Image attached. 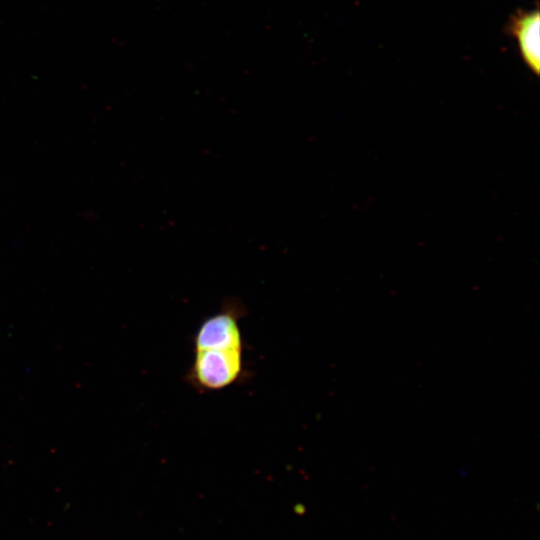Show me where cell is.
Returning <instances> with one entry per match:
<instances>
[{"instance_id": "7a4b0ae2", "label": "cell", "mask_w": 540, "mask_h": 540, "mask_svg": "<svg viewBox=\"0 0 540 540\" xmlns=\"http://www.w3.org/2000/svg\"><path fill=\"white\" fill-rule=\"evenodd\" d=\"M244 303L235 297L223 300L220 309L206 317L193 335L194 350L244 349L240 321L246 315Z\"/></svg>"}, {"instance_id": "6da1fadb", "label": "cell", "mask_w": 540, "mask_h": 540, "mask_svg": "<svg viewBox=\"0 0 540 540\" xmlns=\"http://www.w3.org/2000/svg\"><path fill=\"white\" fill-rule=\"evenodd\" d=\"M244 364V349L194 350V358L185 376L196 391L215 392L248 377Z\"/></svg>"}, {"instance_id": "3957f363", "label": "cell", "mask_w": 540, "mask_h": 540, "mask_svg": "<svg viewBox=\"0 0 540 540\" xmlns=\"http://www.w3.org/2000/svg\"><path fill=\"white\" fill-rule=\"evenodd\" d=\"M539 20V12L535 10L519 16L513 24L521 55L535 74H538L540 66Z\"/></svg>"}]
</instances>
